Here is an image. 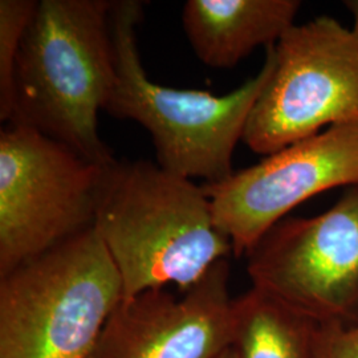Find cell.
<instances>
[{
	"instance_id": "cell-1",
	"label": "cell",
	"mask_w": 358,
	"mask_h": 358,
	"mask_svg": "<svg viewBox=\"0 0 358 358\" xmlns=\"http://www.w3.org/2000/svg\"><path fill=\"white\" fill-rule=\"evenodd\" d=\"M94 229L121 278L122 300L167 285L187 292L232 254L203 186L149 161L106 167Z\"/></svg>"
},
{
	"instance_id": "cell-2",
	"label": "cell",
	"mask_w": 358,
	"mask_h": 358,
	"mask_svg": "<svg viewBox=\"0 0 358 358\" xmlns=\"http://www.w3.org/2000/svg\"><path fill=\"white\" fill-rule=\"evenodd\" d=\"M112 7L113 0L38 1L17 56L10 120L100 166L115 161L99 133L115 83Z\"/></svg>"
},
{
	"instance_id": "cell-3",
	"label": "cell",
	"mask_w": 358,
	"mask_h": 358,
	"mask_svg": "<svg viewBox=\"0 0 358 358\" xmlns=\"http://www.w3.org/2000/svg\"><path fill=\"white\" fill-rule=\"evenodd\" d=\"M142 11L138 0H113L115 83L105 110L149 131L159 166L210 185L230 178L235 148L273 69L272 47L255 76L229 94L169 88L149 78L142 65L136 36Z\"/></svg>"
},
{
	"instance_id": "cell-4",
	"label": "cell",
	"mask_w": 358,
	"mask_h": 358,
	"mask_svg": "<svg viewBox=\"0 0 358 358\" xmlns=\"http://www.w3.org/2000/svg\"><path fill=\"white\" fill-rule=\"evenodd\" d=\"M122 299L93 226L0 278V358H88Z\"/></svg>"
},
{
	"instance_id": "cell-5",
	"label": "cell",
	"mask_w": 358,
	"mask_h": 358,
	"mask_svg": "<svg viewBox=\"0 0 358 358\" xmlns=\"http://www.w3.org/2000/svg\"><path fill=\"white\" fill-rule=\"evenodd\" d=\"M106 167L35 129L1 130L0 278L94 226Z\"/></svg>"
},
{
	"instance_id": "cell-6",
	"label": "cell",
	"mask_w": 358,
	"mask_h": 358,
	"mask_svg": "<svg viewBox=\"0 0 358 358\" xmlns=\"http://www.w3.org/2000/svg\"><path fill=\"white\" fill-rule=\"evenodd\" d=\"M273 50V69L243 142L264 157L325 129L358 125V35L331 16L294 24Z\"/></svg>"
},
{
	"instance_id": "cell-7",
	"label": "cell",
	"mask_w": 358,
	"mask_h": 358,
	"mask_svg": "<svg viewBox=\"0 0 358 358\" xmlns=\"http://www.w3.org/2000/svg\"><path fill=\"white\" fill-rule=\"evenodd\" d=\"M247 256L256 289L319 325H358V185L319 215L284 217Z\"/></svg>"
},
{
	"instance_id": "cell-8",
	"label": "cell",
	"mask_w": 358,
	"mask_h": 358,
	"mask_svg": "<svg viewBox=\"0 0 358 358\" xmlns=\"http://www.w3.org/2000/svg\"><path fill=\"white\" fill-rule=\"evenodd\" d=\"M356 185L358 125H343L294 142L223 182L202 186L217 230L239 257L303 202Z\"/></svg>"
},
{
	"instance_id": "cell-9",
	"label": "cell",
	"mask_w": 358,
	"mask_h": 358,
	"mask_svg": "<svg viewBox=\"0 0 358 358\" xmlns=\"http://www.w3.org/2000/svg\"><path fill=\"white\" fill-rule=\"evenodd\" d=\"M229 279L223 259L180 299L158 289L122 300L88 358H217L232 345Z\"/></svg>"
},
{
	"instance_id": "cell-10",
	"label": "cell",
	"mask_w": 358,
	"mask_h": 358,
	"mask_svg": "<svg viewBox=\"0 0 358 358\" xmlns=\"http://www.w3.org/2000/svg\"><path fill=\"white\" fill-rule=\"evenodd\" d=\"M300 8L299 0H187L182 24L203 64L230 69L256 48L276 45Z\"/></svg>"
},
{
	"instance_id": "cell-11",
	"label": "cell",
	"mask_w": 358,
	"mask_h": 358,
	"mask_svg": "<svg viewBox=\"0 0 358 358\" xmlns=\"http://www.w3.org/2000/svg\"><path fill=\"white\" fill-rule=\"evenodd\" d=\"M320 325L251 287L232 303L239 358H316Z\"/></svg>"
},
{
	"instance_id": "cell-12",
	"label": "cell",
	"mask_w": 358,
	"mask_h": 358,
	"mask_svg": "<svg viewBox=\"0 0 358 358\" xmlns=\"http://www.w3.org/2000/svg\"><path fill=\"white\" fill-rule=\"evenodd\" d=\"M38 1L0 0V120L13 117V83L17 56Z\"/></svg>"
},
{
	"instance_id": "cell-13",
	"label": "cell",
	"mask_w": 358,
	"mask_h": 358,
	"mask_svg": "<svg viewBox=\"0 0 358 358\" xmlns=\"http://www.w3.org/2000/svg\"><path fill=\"white\" fill-rule=\"evenodd\" d=\"M316 358H358V325H320Z\"/></svg>"
},
{
	"instance_id": "cell-14",
	"label": "cell",
	"mask_w": 358,
	"mask_h": 358,
	"mask_svg": "<svg viewBox=\"0 0 358 358\" xmlns=\"http://www.w3.org/2000/svg\"><path fill=\"white\" fill-rule=\"evenodd\" d=\"M344 4H345L346 10L352 15L353 24L350 28L358 35V0H346L344 1Z\"/></svg>"
},
{
	"instance_id": "cell-15",
	"label": "cell",
	"mask_w": 358,
	"mask_h": 358,
	"mask_svg": "<svg viewBox=\"0 0 358 358\" xmlns=\"http://www.w3.org/2000/svg\"><path fill=\"white\" fill-rule=\"evenodd\" d=\"M217 358H239L238 357V355H236V352H235V349L230 346V348H227L224 352H222Z\"/></svg>"
}]
</instances>
